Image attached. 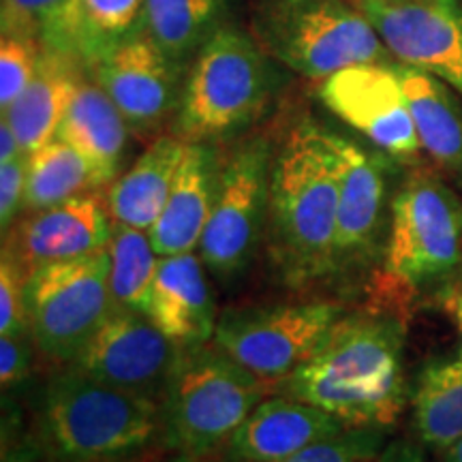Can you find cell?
Listing matches in <instances>:
<instances>
[{
	"mask_svg": "<svg viewBox=\"0 0 462 462\" xmlns=\"http://www.w3.org/2000/svg\"><path fill=\"white\" fill-rule=\"evenodd\" d=\"M404 309L373 304L345 313L302 366L274 394L296 398L338 418L346 429H388L407 404Z\"/></svg>",
	"mask_w": 462,
	"mask_h": 462,
	"instance_id": "6da1fadb",
	"label": "cell"
},
{
	"mask_svg": "<svg viewBox=\"0 0 462 462\" xmlns=\"http://www.w3.org/2000/svg\"><path fill=\"white\" fill-rule=\"evenodd\" d=\"M338 176L323 126L298 120L274 150L265 246L285 285L332 279Z\"/></svg>",
	"mask_w": 462,
	"mask_h": 462,
	"instance_id": "7a4b0ae2",
	"label": "cell"
},
{
	"mask_svg": "<svg viewBox=\"0 0 462 462\" xmlns=\"http://www.w3.org/2000/svg\"><path fill=\"white\" fill-rule=\"evenodd\" d=\"M31 435L43 458L75 462H161V402L78 371L73 364L45 381Z\"/></svg>",
	"mask_w": 462,
	"mask_h": 462,
	"instance_id": "3957f363",
	"label": "cell"
},
{
	"mask_svg": "<svg viewBox=\"0 0 462 462\" xmlns=\"http://www.w3.org/2000/svg\"><path fill=\"white\" fill-rule=\"evenodd\" d=\"M273 392L212 343L178 346L163 396V446L167 452L208 458Z\"/></svg>",
	"mask_w": 462,
	"mask_h": 462,
	"instance_id": "277c9868",
	"label": "cell"
},
{
	"mask_svg": "<svg viewBox=\"0 0 462 462\" xmlns=\"http://www.w3.org/2000/svg\"><path fill=\"white\" fill-rule=\"evenodd\" d=\"M377 302L407 309L420 289H435L462 263V201L443 178L413 171L390 204Z\"/></svg>",
	"mask_w": 462,
	"mask_h": 462,
	"instance_id": "5b68a950",
	"label": "cell"
},
{
	"mask_svg": "<svg viewBox=\"0 0 462 462\" xmlns=\"http://www.w3.org/2000/svg\"><path fill=\"white\" fill-rule=\"evenodd\" d=\"M253 34L265 54L309 79L388 56L356 0H255Z\"/></svg>",
	"mask_w": 462,
	"mask_h": 462,
	"instance_id": "8992f818",
	"label": "cell"
},
{
	"mask_svg": "<svg viewBox=\"0 0 462 462\" xmlns=\"http://www.w3.org/2000/svg\"><path fill=\"white\" fill-rule=\"evenodd\" d=\"M273 95V73L255 39L221 28L199 48L182 86L176 135L187 143H215L251 126Z\"/></svg>",
	"mask_w": 462,
	"mask_h": 462,
	"instance_id": "52a82bcc",
	"label": "cell"
},
{
	"mask_svg": "<svg viewBox=\"0 0 462 462\" xmlns=\"http://www.w3.org/2000/svg\"><path fill=\"white\" fill-rule=\"evenodd\" d=\"M274 142L251 135L223 161L215 208L199 242V257L218 281H234L265 240Z\"/></svg>",
	"mask_w": 462,
	"mask_h": 462,
	"instance_id": "ba28073f",
	"label": "cell"
},
{
	"mask_svg": "<svg viewBox=\"0 0 462 462\" xmlns=\"http://www.w3.org/2000/svg\"><path fill=\"white\" fill-rule=\"evenodd\" d=\"M26 298L37 349L71 364L112 310L107 248L32 270Z\"/></svg>",
	"mask_w": 462,
	"mask_h": 462,
	"instance_id": "9c48e42d",
	"label": "cell"
},
{
	"mask_svg": "<svg viewBox=\"0 0 462 462\" xmlns=\"http://www.w3.org/2000/svg\"><path fill=\"white\" fill-rule=\"evenodd\" d=\"M346 313L338 302H293L229 310L217 321L215 343L273 392L319 349Z\"/></svg>",
	"mask_w": 462,
	"mask_h": 462,
	"instance_id": "30bf717a",
	"label": "cell"
},
{
	"mask_svg": "<svg viewBox=\"0 0 462 462\" xmlns=\"http://www.w3.org/2000/svg\"><path fill=\"white\" fill-rule=\"evenodd\" d=\"M338 176V215L332 279H343L383 255L388 236V170L377 154L323 129Z\"/></svg>",
	"mask_w": 462,
	"mask_h": 462,
	"instance_id": "8fae6325",
	"label": "cell"
},
{
	"mask_svg": "<svg viewBox=\"0 0 462 462\" xmlns=\"http://www.w3.org/2000/svg\"><path fill=\"white\" fill-rule=\"evenodd\" d=\"M319 99L345 125L396 161L418 159L421 143L398 67L364 62L321 79Z\"/></svg>",
	"mask_w": 462,
	"mask_h": 462,
	"instance_id": "7c38bea8",
	"label": "cell"
},
{
	"mask_svg": "<svg viewBox=\"0 0 462 462\" xmlns=\"http://www.w3.org/2000/svg\"><path fill=\"white\" fill-rule=\"evenodd\" d=\"M401 65L441 79L462 97L460 0H356Z\"/></svg>",
	"mask_w": 462,
	"mask_h": 462,
	"instance_id": "4fadbf2b",
	"label": "cell"
},
{
	"mask_svg": "<svg viewBox=\"0 0 462 462\" xmlns=\"http://www.w3.org/2000/svg\"><path fill=\"white\" fill-rule=\"evenodd\" d=\"M178 345L140 310L112 309L71 362L88 377L161 402Z\"/></svg>",
	"mask_w": 462,
	"mask_h": 462,
	"instance_id": "5bb4252c",
	"label": "cell"
},
{
	"mask_svg": "<svg viewBox=\"0 0 462 462\" xmlns=\"http://www.w3.org/2000/svg\"><path fill=\"white\" fill-rule=\"evenodd\" d=\"M178 67L146 31L103 51L88 67L129 129L140 137L161 131L180 106Z\"/></svg>",
	"mask_w": 462,
	"mask_h": 462,
	"instance_id": "9a60e30c",
	"label": "cell"
},
{
	"mask_svg": "<svg viewBox=\"0 0 462 462\" xmlns=\"http://www.w3.org/2000/svg\"><path fill=\"white\" fill-rule=\"evenodd\" d=\"M112 227L106 199L99 193L78 195L43 210L24 212L3 236V246L31 274L42 265L107 248Z\"/></svg>",
	"mask_w": 462,
	"mask_h": 462,
	"instance_id": "2e32d148",
	"label": "cell"
},
{
	"mask_svg": "<svg viewBox=\"0 0 462 462\" xmlns=\"http://www.w3.org/2000/svg\"><path fill=\"white\" fill-rule=\"evenodd\" d=\"M346 426L323 409L296 398L274 394L253 409L221 449L223 462H276Z\"/></svg>",
	"mask_w": 462,
	"mask_h": 462,
	"instance_id": "e0dca14e",
	"label": "cell"
},
{
	"mask_svg": "<svg viewBox=\"0 0 462 462\" xmlns=\"http://www.w3.org/2000/svg\"><path fill=\"white\" fill-rule=\"evenodd\" d=\"M223 159L215 143H187L159 221L148 231L159 257L199 248L215 208Z\"/></svg>",
	"mask_w": 462,
	"mask_h": 462,
	"instance_id": "ac0fdd59",
	"label": "cell"
},
{
	"mask_svg": "<svg viewBox=\"0 0 462 462\" xmlns=\"http://www.w3.org/2000/svg\"><path fill=\"white\" fill-rule=\"evenodd\" d=\"M204 268V259L193 251L159 259L146 315L178 346L215 338V302Z\"/></svg>",
	"mask_w": 462,
	"mask_h": 462,
	"instance_id": "d6986e66",
	"label": "cell"
},
{
	"mask_svg": "<svg viewBox=\"0 0 462 462\" xmlns=\"http://www.w3.org/2000/svg\"><path fill=\"white\" fill-rule=\"evenodd\" d=\"M84 69L86 65L78 58L43 48L31 84L14 106L3 112L26 154L56 140L58 126L86 73Z\"/></svg>",
	"mask_w": 462,
	"mask_h": 462,
	"instance_id": "ffe728a7",
	"label": "cell"
},
{
	"mask_svg": "<svg viewBox=\"0 0 462 462\" xmlns=\"http://www.w3.org/2000/svg\"><path fill=\"white\" fill-rule=\"evenodd\" d=\"M184 148L187 142L178 135H161L148 143L140 159L109 184L106 206L112 223L152 229L170 198Z\"/></svg>",
	"mask_w": 462,
	"mask_h": 462,
	"instance_id": "44dd1931",
	"label": "cell"
},
{
	"mask_svg": "<svg viewBox=\"0 0 462 462\" xmlns=\"http://www.w3.org/2000/svg\"><path fill=\"white\" fill-rule=\"evenodd\" d=\"M129 131L107 92L84 75L56 137L79 150L99 170L103 180L112 184L123 167Z\"/></svg>",
	"mask_w": 462,
	"mask_h": 462,
	"instance_id": "7402d4cb",
	"label": "cell"
},
{
	"mask_svg": "<svg viewBox=\"0 0 462 462\" xmlns=\"http://www.w3.org/2000/svg\"><path fill=\"white\" fill-rule=\"evenodd\" d=\"M396 67L421 150L462 187V106L441 79L407 65Z\"/></svg>",
	"mask_w": 462,
	"mask_h": 462,
	"instance_id": "603a6c76",
	"label": "cell"
},
{
	"mask_svg": "<svg viewBox=\"0 0 462 462\" xmlns=\"http://www.w3.org/2000/svg\"><path fill=\"white\" fill-rule=\"evenodd\" d=\"M413 430L426 448L446 452L462 439V346L424 364L411 392Z\"/></svg>",
	"mask_w": 462,
	"mask_h": 462,
	"instance_id": "cb8c5ba5",
	"label": "cell"
},
{
	"mask_svg": "<svg viewBox=\"0 0 462 462\" xmlns=\"http://www.w3.org/2000/svg\"><path fill=\"white\" fill-rule=\"evenodd\" d=\"M107 182L79 150L62 140H51L28 154L24 212L62 204L78 195L99 193Z\"/></svg>",
	"mask_w": 462,
	"mask_h": 462,
	"instance_id": "d4e9b609",
	"label": "cell"
},
{
	"mask_svg": "<svg viewBox=\"0 0 462 462\" xmlns=\"http://www.w3.org/2000/svg\"><path fill=\"white\" fill-rule=\"evenodd\" d=\"M3 34L32 37L86 65L82 0H3Z\"/></svg>",
	"mask_w": 462,
	"mask_h": 462,
	"instance_id": "484cf974",
	"label": "cell"
},
{
	"mask_svg": "<svg viewBox=\"0 0 462 462\" xmlns=\"http://www.w3.org/2000/svg\"><path fill=\"white\" fill-rule=\"evenodd\" d=\"M107 253L112 309L146 313L150 289L161 259L154 251L150 234L129 225L114 223Z\"/></svg>",
	"mask_w": 462,
	"mask_h": 462,
	"instance_id": "4316f807",
	"label": "cell"
},
{
	"mask_svg": "<svg viewBox=\"0 0 462 462\" xmlns=\"http://www.w3.org/2000/svg\"><path fill=\"white\" fill-rule=\"evenodd\" d=\"M223 0H143V28L176 65L210 39Z\"/></svg>",
	"mask_w": 462,
	"mask_h": 462,
	"instance_id": "83f0119b",
	"label": "cell"
},
{
	"mask_svg": "<svg viewBox=\"0 0 462 462\" xmlns=\"http://www.w3.org/2000/svg\"><path fill=\"white\" fill-rule=\"evenodd\" d=\"M86 69L112 45L143 28V0H82Z\"/></svg>",
	"mask_w": 462,
	"mask_h": 462,
	"instance_id": "f1b7e54d",
	"label": "cell"
},
{
	"mask_svg": "<svg viewBox=\"0 0 462 462\" xmlns=\"http://www.w3.org/2000/svg\"><path fill=\"white\" fill-rule=\"evenodd\" d=\"M385 448V429H345L276 462H377Z\"/></svg>",
	"mask_w": 462,
	"mask_h": 462,
	"instance_id": "f546056e",
	"label": "cell"
},
{
	"mask_svg": "<svg viewBox=\"0 0 462 462\" xmlns=\"http://www.w3.org/2000/svg\"><path fill=\"white\" fill-rule=\"evenodd\" d=\"M43 45L32 37L3 34L0 42V107L3 112L14 106L37 73Z\"/></svg>",
	"mask_w": 462,
	"mask_h": 462,
	"instance_id": "4dcf8cb0",
	"label": "cell"
},
{
	"mask_svg": "<svg viewBox=\"0 0 462 462\" xmlns=\"http://www.w3.org/2000/svg\"><path fill=\"white\" fill-rule=\"evenodd\" d=\"M26 285L28 273L3 246V257H0V337H28L31 334Z\"/></svg>",
	"mask_w": 462,
	"mask_h": 462,
	"instance_id": "1f68e13d",
	"label": "cell"
},
{
	"mask_svg": "<svg viewBox=\"0 0 462 462\" xmlns=\"http://www.w3.org/2000/svg\"><path fill=\"white\" fill-rule=\"evenodd\" d=\"M28 154L0 163V225L3 236L24 215Z\"/></svg>",
	"mask_w": 462,
	"mask_h": 462,
	"instance_id": "d6a6232c",
	"label": "cell"
},
{
	"mask_svg": "<svg viewBox=\"0 0 462 462\" xmlns=\"http://www.w3.org/2000/svg\"><path fill=\"white\" fill-rule=\"evenodd\" d=\"M37 349L32 334L0 337V385L5 392L20 388L32 371V351Z\"/></svg>",
	"mask_w": 462,
	"mask_h": 462,
	"instance_id": "836d02e7",
	"label": "cell"
},
{
	"mask_svg": "<svg viewBox=\"0 0 462 462\" xmlns=\"http://www.w3.org/2000/svg\"><path fill=\"white\" fill-rule=\"evenodd\" d=\"M432 304L437 306L439 313H441L449 323L454 326V330L458 332L460 346H462V263L454 270L452 274L446 276L439 285L432 289Z\"/></svg>",
	"mask_w": 462,
	"mask_h": 462,
	"instance_id": "e575fe53",
	"label": "cell"
},
{
	"mask_svg": "<svg viewBox=\"0 0 462 462\" xmlns=\"http://www.w3.org/2000/svg\"><path fill=\"white\" fill-rule=\"evenodd\" d=\"M43 458L42 449L31 432L17 430V421L14 415L3 421V462H39Z\"/></svg>",
	"mask_w": 462,
	"mask_h": 462,
	"instance_id": "d590c367",
	"label": "cell"
},
{
	"mask_svg": "<svg viewBox=\"0 0 462 462\" xmlns=\"http://www.w3.org/2000/svg\"><path fill=\"white\" fill-rule=\"evenodd\" d=\"M377 462H424V449L409 439H396L383 448Z\"/></svg>",
	"mask_w": 462,
	"mask_h": 462,
	"instance_id": "8d00e7d4",
	"label": "cell"
},
{
	"mask_svg": "<svg viewBox=\"0 0 462 462\" xmlns=\"http://www.w3.org/2000/svg\"><path fill=\"white\" fill-rule=\"evenodd\" d=\"M22 154L26 152L20 146V140H17L14 126H11L9 120L3 116V120H0V163L14 161L17 157H22Z\"/></svg>",
	"mask_w": 462,
	"mask_h": 462,
	"instance_id": "74e56055",
	"label": "cell"
},
{
	"mask_svg": "<svg viewBox=\"0 0 462 462\" xmlns=\"http://www.w3.org/2000/svg\"><path fill=\"white\" fill-rule=\"evenodd\" d=\"M443 462H462V439L443 452Z\"/></svg>",
	"mask_w": 462,
	"mask_h": 462,
	"instance_id": "f35d334b",
	"label": "cell"
},
{
	"mask_svg": "<svg viewBox=\"0 0 462 462\" xmlns=\"http://www.w3.org/2000/svg\"><path fill=\"white\" fill-rule=\"evenodd\" d=\"M163 462H210L208 458H198V456H187V454H173L170 460Z\"/></svg>",
	"mask_w": 462,
	"mask_h": 462,
	"instance_id": "ab89813d",
	"label": "cell"
},
{
	"mask_svg": "<svg viewBox=\"0 0 462 462\" xmlns=\"http://www.w3.org/2000/svg\"><path fill=\"white\" fill-rule=\"evenodd\" d=\"M39 462H75V460H60V458H42Z\"/></svg>",
	"mask_w": 462,
	"mask_h": 462,
	"instance_id": "60d3db41",
	"label": "cell"
}]
</instances>
